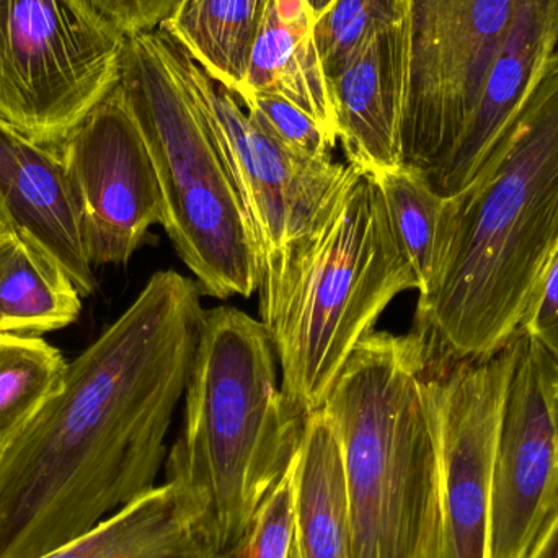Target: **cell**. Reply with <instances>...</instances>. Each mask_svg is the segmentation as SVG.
<instances>
[{"label":"cell","mask_w":558,"mask_h":558,"mask_svg":"<svg viewBox=\"0 0 558 558\" xmlns=\"http://www.w3.org/2000/svg\"><path fill=\"white\" fill-rule=\"evenodd\" d=\"M157 32L202 101L221 144L254 229L262 277V271L277 265L312 228L322 206L347 175L348 166L333 159H305L286 149L166 28L159 26Z\"/></svg>","instance_id":"obj_10"},{"label":"cell","mask_w":558,"mask_h":558,"mask_svg":"<svg viewBox=\"0 0 558 558\" xmlns=\"http://www.w3.org/2000/svg\"><path fill=\"white\" fill-rule=\"evenodd\" d=\"M163 199V226L203 294L251 298L260 252L211 121L159 32L124 39L120 78Z\"/></svg>","instance_id":"obj_6"},{"label":"cell","mask_w":558,"mask_h":558,"mask_svg":"<svg viewBox=\"0 0 558 558\" xmlns=\"http://www.w3.org/2000/svg\"><path fill=\"white\" fill-rule=\"evenodd\" d=\"M314 26L315 15L307 0L268 2L252 51L248 98L255 92H270L288 98L311 114L337 146V113L315 45Z\"/></svg>","instance_id":"obj_17"},{"label":"cell","mask_w":558,"mask_h":558,"mask_svg":"<svg viewBox=\"0 0 558 558\" xmlns=\"http://www.w3.org/2000/svg\"><path fill=\"white\" fill-rule=\"evenodd\" d=\"M558 71V0H523L451 159L429 177L442 198L469 185L539 85Z\"/></svg>","instance_id":"obj_13"},{"label":"cell","mask_w":558,"mask_h":558,"mask_svg":"<svg viewBox=\"0 0 558 558\" xmlns=\"http://www.w3.org/2000/svg\"><path fill=\"white\" fill-rule=\"evenodd\" d=\"M157 271L0 451V558H39L156 487L205 308Z\"/></svg>","instance_id":"obj_1"},{"label":"cell","mask_w":558,"mask_h":558,"mask_svg":"<svg viewBox=\"0 0 558 558\" xmlns=\"http://www.w3.org/2000/svg\"><path fill=\"white\" fill-rule=\"evenodd\" d=\"M524 558H558V505Z\"/></svg>","instance_id":"obj_28"},{"label":"cell","mask_w":558,"mask_h":558,"mask_svg":"<svg viewBox=\"0 0 558 558\" xmlns=\"http://www.w3.org/2000/svg\"><path fill=\"white\" fill-rule=\"evenodd\" d=\"M518 335L488 356L432 360L426 390L438 452L439 558H490L495 449Z\"/></svg>","instance_id":"obj_9"},{"label":"cell","mask_w":558,"mask_h":558,"mask_svg":"<svg viewBox=\"0 0 558 558\" xmlns=\"http://www.w3.org/2000/svg\"><path fill=\"white\" fill-rule=\"evenodd\" d=\"M407 20L371 39L328 82L348 166L376 175L402 162Z\"/></svg>","instance_id":"obj_14"},{"label":"cell","mask_w":558,"mask_h":558,"mask_svg":"<svg viewBox=\"0 0 558 558\" xmlns=\"http://www.w3.org/2000/svg\"><path fill=\"white\" fill-rule=\"evenodd\" d=\"M39 558H229L205 498L163 482Z\"/></svg>","instance_id":"obj_16"},{"label":"cell","mask_w":558,"mask_h":558,"mask_svg":"<svg viewBox=\"0 0 558 558\" xmlns=\"http://www.w3.org/2000/svg\"><path fill=\"white\" fill-rule=\"evenodd\" d=\"M68 366L41 337L0 333V451L61 389Z\"/></svg>","instance_id":"obj_21"},{"label":"cell","mask_w":558,"mask_h":558,"mask_svg":"<svg viewBox=\"0 0 558 558\" xmlns=\"http://www.w3.org/2000/svg\"><path fill=\"white\" fill-rule=\"evenodd\" d=\"M289 558H302L301 553H299L298 544H295V541H292L291 553H289Z\"/></svg>","instance_id":"obj_32"},{"label":"cell","mask_w":558,"mask_h":558,"mask_svg":"<svg viewBox=\"0 0 558 558\" xmlns=\"http://www.w3.org/2000/svg\"><path fill=\"white\" fill-rule=\"evenodd\" d=\"M523 0H407L402 162L435 175L464 137Z\"/></svg>","instance_id":"obj_8"},{"label":"cell","mask_w":558,"mask_h":558,"mask_svg":"<svg viewBox=\"0 0 558 558\" xmlns=\"http://www.w3.org/2000/svg\"><path fill=\"white\" fill-rule=\"evenodd\" d=\"M333 0H307L308 7H311L312 12H314L315 20L317 16L327 9Z\"/></svg>","instance_id":"obj_31"},{"label":"cell","mask_w":558,"mask_h":558,"mask_svg":"<svg viewBox=\"0 0 558 558\" xmlns=\"http://www.w3.org/2000/svg\"><path fill=\"white\" fill-rule=\"evenodd\" d=\"M405 20L407 0H333L314 26L327 81L337 77L371 39Z\"/></svg>","instance_id":"obj_23"},{"label":"cell","mask_w":558,"mask_h":558,"mask_svg":"<svg viewBox=\"0 0 558 558\" xmlns=\"http://www.w3.org/2000/svg\"><path fill=\"white\" fill-rule=\"evenodd\" d=\"M429 366L422 335L373 331L322 407L343 458L351 558H416L441 531Z\"/></svg>","instance_id":"obj_4"},{"label":"cell","mask_w":558,"mask_h":558,"mask_svg":"<svg viewBox=\"0 0 558 558\" xmlns=\"http://www.w3.org/2000/svg\"><path fill=\"white\" fill-rule=\"evenodd\" d=\"M124 36L153 32L177 12L182 0H85Z\"/></svg>","instance_id":"obj_27"},{"label":"cell","mask_w":558,"mask_h":558,"mask_svg":"<svg viewBox=\"0 0 558 558\" xmlns=\"http://www.w3.org/2000/svg\"><path fill=\"white\" fill-rule=\"evenodd\" d=\"M294 541L302 558H351V511L337 433L324 409L294 454Z\"/></svg>","instance_id":"obj_18"},{"label":"cell","mask_w":558,"mask_h":558,"mask_svg":"<svg viewBox=\"0 0 558 558\" xmlns=\"http://www.w3.org/2000/svg\"><path fill=\"white\" fill-rule=\"evenodd\" d=\"M416 558H439V534L426 544L425 549Z\"/></svg>","instance_id":"obj_30"},{"label":"cell","mask_w":558,"mask_h":558,"mask_svg":"<svg viewBox=\"0 0 558 558\" xmlns=\"http://www.w3.org/2000/svg\"><path fill=\"white\" fill-rule=\"evenodd\" d=\"M294 541V458L264 498L229 558H289Z\"/></svg>","instance_id":"obj_24"},{"label":"cell","mask_w":558,"mask_h":558,"mask_svg":"<svg viewBox=\"0 0 558 558\" xmlns=\"http://www.w3.org/2000/svg\"><path fill=\"white\" fill-rule=\"evenodd\" d=\"M248 117L281 146L311 160H330L335 149L317 121L281 95L255 92L242 104Z\"/></svg>","instance_id":"obj_25"},{"label":"cell","mask_w":558,"mask_h":558,"mask_svg":"<svg viewBox=\"0 0 558 558\" xmlns=\"http://www.w3.org/2000/svg\"><path fill=\"white\" fill-rule=\"evenodd\" d=\"M92 267L126 265L163 199L149 149L118 84L58 149Z\"/></svg>","instance_id":"obj_11"},{"label":"cell","mask_w":558,"mask_h":558,"mask_svg":"<svg viewBox=\"0 0 558 558\" xmlns=\"http://www.w3.org/2000/svg\"><path fill=\"white\" fill-rule=\"evenodd\" d=\"M13 228H15V225H13L12 216H10L9 208H7L2 196H0V234Z\"/></svg>","instance_id":"obj_29"},{"label":"cell","mask_w":558,"mask_h":558,"mask_svg":"<svg viewBox=\"0 0 558 558\" xmlns=\"http://www.w3.org/2000/svg\"><path fill=\"white\" fill-rule=\"evenodd\" d=\"M270 0H182L163 23L209 77L248 98V68Z\"/></svg>","instance_id":"obj_20"},{"label":"cell","mask_w":558,"mask_h":558,"mask_svg":"<svg viewBox=\"0 0 558 558\" xmlns=\"http://www.w3.org/2000/svg\"><path fill=\"white\" fill-rule=\"evenodd\" d=\"M418 278L400 248L373 177L348 166L312 228L262 271L260 317L298 418L324 407L361 340Z\"/></svg>","instance_id":"obj_3"},{"label":"cell","mask_w":558,"mask_h":558,"mask_svg":"<svg viewBox=\"0 0 558 558\" xmlns=\"http://www.w3.org/2000/svg\"><path fill=\"white\" fill-rule=\"evenodd\" d=\"M275 357L264 322L235 307L203 314L182 429L163 468L166 481L205 498L228 553L288 471L304 429L278 387Z\"/></svg>","instance_id":"obj_5"},{"label":"cell","mask_w":558,"mask_h":558,"mask_svg":"<svg viewBox=\"0 0 558 558\" xmlns=\"http://www.w3.org/2000/svg\"><path fill=\"white\" fill-rule=\"evenodd\" d=\"M0 196L13 225L59 262L82 298L97 289L61 157L0 117Z\"/></svg>","instance_id":"obj_15"},{"label":"cell","mask_w":558,"mask_h":558,"mask_svg":"<svg viewBox=\"0 0 558 558\" xmlns=\"http://www.w3.org/2000/svg\"><path fill=\"white\" fill-rule=\"evenodd\" d=\"M521 331L546 351L558 371V251L521 322Z\"/></svg>","instance_id":"obj_26"},{"label":"cell","mask_w":558,"mask_h":558,"mask_svg":"<svg viewBox=\"0 0 558 558\" xmlns=\"http://www.w3.org/2000/svg\"><path fill=\"white\" fill-rule=\"evenodd\" d=\"M371 177L383 195L390 228L415 270L423 295L435 275L446 198L436 193L425 172L407 163Z\"/></svg>","instance_id":"obj_22"},{"label":"cell","mask_w":558,"mask_h":558,"mask_svg":"<svg viewBox=\"0 0 558 558\" xmlns=\"http://www.w3.org/2000/svg\"><path fill=\"white\" fill-rule=\"evenodd\" d=\"M81 311L82 295L56 258L20 229L0 234V333L41 337Z\"/></svg>","instance_id":"obj_19"},{"label":"cell","mask_w":558,"mask_h":558,"mask_svg":"<svg viewBox=\"0 0 558 558\" xmlns=\"http://www.w3.org/2000/svg\"><path fill=\"white\" fill-rule=\"evenodd\" d=\"M558 251V71L539 85L465 189L446 198L416 328L435 360L510 343Z\"/></svg>","instance_id":"obj_2"},{"label":"cell","mask_w":558,"mask_h":558,"mask_svg":"<svg viewBox=\"0 0 558 558\" xmlns=\"http://www.w3.org/2000/svg\"><path fill=\"white\" fill-rule=\"evenodd\" d=\"M558 505V371L520 330L495 449L490 558H524Z\"/></svg>","instance_id":"obj_12"},{"label":"cell","mask_w":558,"mask_h":558,"mask_svg":"<svg viewBox=\"0 0 558 558\" xmlns=\"http://www.w3.org/2000/svg\"><path fill=\"white\" fill-rule=\"evenodd\" d=\"M124 39L85 0H0V117L58 150L118 84Z\"/></svg>","instance_id":"obj_7"}]
</instances>
